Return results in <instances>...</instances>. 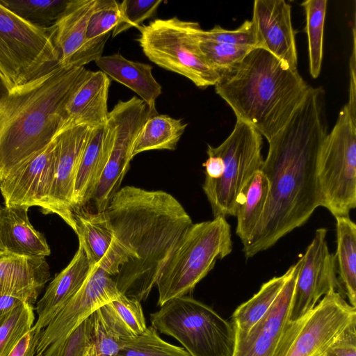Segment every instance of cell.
Returning a JSON list of instances; mask_svg holds the SVG:
<instances>
[{
    "label": "cell",
    "mask_w": 356,
    "mask_h": 356,
    "mask_svg": "<svg viewBox=\"0 0 356 356\" xmlns=\"http://www.w3.org/2000/svg\"><path fill=\"white\" fill-rule=\"evenodd\" d=\"M327 134L325 92L309 86L289 122L268 141L261 170L268 180L269 193L250 240L243 245L246 259L273 246L323 207L317 164Z\"/></svg>",
    "instance_id": "1"
},
{
    "label": "cell",
    "mask_w": 356,
    "mask_h": 356,
    "mask_svg": "<svg viewBox=\"0 0 356 356\" xmlns=\"http://www.w3.org/2000/svg\"><path fill=\"white\" fill-rule=\"evenodd\" d=\"M105 212L127 255L114 278L118 289L127 297L145 300L192 220L171 194L133 186L120 188Z\"/></svg>",
    "instance_id": "2"
},
{
    "label": "cell",
    "mask_w": 356,
    "mask_h": 356,
    "mask_svg": "<svg viewBox=\"0 0 356 356\" xmlns=\"http://www.w3.org/2000/svg\"><path fill=\"white\" fill-rule=\"evenodd\" d=\"M88 72L58 65L9 92L0 109V183L54 140L67 103Z\"/></svg>",
    "instance_id": "3"
},
{
    "label": "cell",
    "mask_w": 356,
    "mask_h": 356,
    "mask_svg": "<svg viewBox=\"0 0 356 356\" xmlns=\"http://www.w3.org/2000/svg\"><path fill=\"white\" fill-rule=\"evenodd\" d=\"M214 86L236 120L268 141L286 124L309 87L297 69L261 48L251 49Z\"/></svg>",
    "instance_id": "4"
},
{
    "label": "cell",
    "mask_w": 356,
    "mask_h": 356,
    "mask_svg": "<svg viewBox=\"0 0 356 356\" xmlns=\"http://www.w3.org/2000/svg\"><path fill=\"white\" fill-rule=\"evenodd\" d=\"M262 136L237 120L229 136L218 147L207 145L203 191L214 218L235 216L238 199L264 163Z\"/></svg>",
    "instance_id": "5"
},
{
    "label": "cell",
    "mask_w": 356,
    "mask_h": 356,
    "mask_svg": "<svg viewBox=\"0 0 356 356\" xmlns=\"http://www.w3.org/2000/svg\"><path fill=\"white\" fill-rule=\"evenodd\" d=\"M232 250L231 227L224 217L192 224L164 263L156 282L158 305L187 296Z\"/></svg>",
    "instance_id": "6"
},
{
    "label": "cell",
    "mask_w": 356,
    "mask_h": 356,
    "mask_svg": "<svg viewBox=\"0 0 356 356\" xmlns=\"http://www.w3.org/2000/svg\"><path fill=\"white\" fill-rule=\"evenodd\" d=\"M152 326L177 340L191 356H232L235 332L208 305L189 296L171 299L150 314Z\"/></svg>",
    "instance_id": "7"
},
{
    "label": "cell",
    "mask_w": 356,
    "mask_h": 356,
    "mask_svg": "<svg viewBox=\"0 0 356 356\" xmlns=\"http://www.w3.org/2000/svg\"><path fill=\"white\" fill-rule=\"evenodd\" d=\"M138 42L154 63L181 74L197 87L214 86L220 75L205 60L199 47L198 22L177 17L156 19L140 26Z\"/></svg>",
    "instance_id": "8"
},
{
    "label": "cell",
    "mask_w": 356,
    "mask_h": 356,
    "mask_svg": "<svg viewBox=\"0 0 356 356\" xmlns=\"http://www.w3.org/2000/svg\"><path fill=\"white\" fill-rule=\"evenodd\" d=\"M58 65L49 27L33 25L0 3V80L9 92Z\"/></svg>",
    "instance_id": "9"
},
{
    "label": "cell",
    "mask_w": 356,
    "mask_h": 356,
    "mask_svg": "<svg viewBox=\"0 0 356 356\" xmlns=\"http://www.w3.org/2000/svg\"><path fill=\"white\" fill-rule=\"evenodd\" d=\"M317 179L323 207L334 217L356 207V116L346 104L321 147Z\"/></svg>",
    "instance_id": "10"
},
{
    "label": "cell",
    "mask_w": 356,
    "mask_h": 356,
    "mask_svg": "<svg viewBox=\"0 0 356 356\" xmlns=\"http://www.w3.org/2000/svg\"><path fill=\"white\" fill-rule=\"evenodd\" d=\"M355 321L356 308L341 293L330 291L307 314L289 322L273 356H323Z\"/></svg>",
    "instance_id": "11"
},
{
    "label": "cell",
    "mask_w": 356,
    "mask_h": 356,
    "mask_svg": "<svg viewBox=\"0 0 356 356\" xmlns=\"http://www.w3.org/2000/svg\"><path fill=\"white\" fill-rule=\"evenodd\" d=\"M156 113L155 107H149L136 97L119 101L108 113L107 120L113 128V139L106 165L92 199L97 212L104 211L120 190L133 159L137 136L146 120Z\"/></svg>",
    "instance_id": "12"
},
{
    "label": "cell",
    "mask_w": 356,
    "mask_h": 356,
    "mask_svg": "<svg viewBox=\"0 0 356 356\" xmlns=\"http://www.w3.org/2000/svg\"><path fill=\"white\" fill-rule=\"evenodd\" d=\"M327 229L316 230L312 243L301 257L291 310L290 321H296L311 311L319 299L330 291L345 296L337 277L334 255L326 241Z\"/></svg>",
    "instance_id": "13"
},
{
    "label": "cell",
    "mask_w": 356,
    "mask_h": 356,
    "mask_svg": "<svg viewBox=\"0 0 356 356\" xmlns=\"http://www.w3.org/2000/svg\"><path fill=\"white\" fill-rule=\"evenodd\" d=\"M120 294L113 276L92 267L81 289L40 332L35 356L56 346L94 312Z\"/></svg>",
    "instance_id": "14"
},
{
    "label": "cell",
    "mask_w": 356,
    "mask_h": 356,
    "mask_svg": "<svg viewBox=\"0 0 356 356\" xmlns=\"http://www.w3.org/2000/svg\"><path fill=\"white\" fill-rule=\"evenodd\" d=\"M92 129V127L87 125L72 126L60 130L54 138L56 145V168L47 214L58 215L75 233L73 207L74 181L79 161Z\"/></svg>",
    "instance_id": "15"
},
{
    "label": "cell",
    "mask_w": 356,
    "mask_h": 356,
    "mask_svg": "<svg viewBox=\"0 0 356 356\" xmlns=\"http://www.w3.org/2000/svg\"><path fill=\"white\" fill-rule=\"evenodd\" d=\"M56 145L54 140L33 156L1 183L4 206H37L47 214L48 200L54 181Z\"/></svg>",
    "instance_id": "16"
},
{
    "label": "cell",
    "mask_w": 356,
    "mask_h": 356,
    "mask_svg": "<svg viewBox=\"0 0 356 356\" xmlns=\"http://www.w3.org/2000/svg\"><path fill=\"white\" fill-rule=\"evenodd\" d=\"M95 0H70L54 25L49 27L60 66L84 67L102 56L104 49L88 42L86 31Z\"/></svg>",
    "instance_id": "17"
},
{
    "label": "cell",
    "mask_w": 356,
    "mask_h": 356,
    "mask_svg": "<svg viewBox=\"0 0 356 356\" xmlns=\"http://www.w3.org/2000/svg\"><path fill=\"white\" fill-rule=\"evenodd\" d=\"M301 258L270 309L247 333L235 331L232 356H273L276 347L290 321L296 282Z\"/></svg>",
    "instance_id": "18"
},
{
    "label": "cell",
    "mask_w": 356,
    "mask_h": 356,
    "mask_svg": "<svg viewBox=\"0 0 356 356\" xmlns=\"http://www.w3.org/2000/svg\"><path fill=\"white\" fill-rule=\"evenodd\" d=\"M291 6L284 0H255L252 21L257 48H261L293 69L298 57Z\"/></svg>",
    "instance_id": "19"
},
{
    "label": "cell",
    "mask_w": 356,
    "mask_h": 356,
    "mask_svg": "<svg viewBox=\"0 0 356 356\" xmlns=\"http://www.w3.org/2000/svg\"><path fill=\"white\" fill-rule=\"evenodd\" d=\"M76 234L92 267H99L111 276L127 262V255L115 238L104 211L74 213Z\"/></svg>",
    "instance_id": "20"
},
{
    "label": "cell",
    "mask_w": 356,
    "mask_h": 356,
    "mask_svg": "<svg viewBox=\"0 0 356 356\" xmlns=\"http://www.w3.org/2000/svg\"><path fill=\"white\" fill-rule=\"evenodd\" d=\"M51 277L45 257L17 256L0 250V296L34 306Z\"/></svg>",
    "instance_id": "21"
},
{
    "label": "cell",
    "mask_w": 356,
    "mask_h": 356,
    "mask_svg": "<svg viewBox=\"0 0 356 356\" xmlns=\"http://www.w3.org/2000/svg\"><path fill=\"white\" fill-rule=\"evenodd\" d=\"M83 246L79 248L69 264L52 280L37 302L38 318L32 330L38 334L67 305L83 286L92 270Z\"/></svg>",
    "instance_id": "22"
},
{
    "label": "cell",
    "mask_w": 356,
    "mask_h": 356,
    "mask_svg": "<svg viewBox=\"0 0 356 356\" xmlns=\"http://www.w3.org/2000/svg\"><path fill=\"white\" fill-rule=\"evenodd\" d=\"M111 79L102 71H90L65 108L61 129L76 125L97 127L107 122Z\"/></svg>",
    "instance_id": "23"
},
{
    "label": "cell",
    "mask_w": 356,
    "mask_h": 356,
    "mask_svg": "<svg viewBox=\"0 0 356 356\" xmlns=\"http://www.w3.org/2000/svg\"><path fill=\"white\" fill-rule=\"evenodd\" d=\"M112 139L113 128L108 120L106 124L92 128L76 174L74 213L92 200L108 159Z\"/></svg>",
    "instance_id": "24"
},
{
    "label": "cell",
    "mask_w": 356,
    "mask_h": 356,
    "mask_svg": "<svg viewBox=\"0 0 356 356\" xmlns=\"http://www.w3.org/2000/svg\"><path fill=\"white\" fill-rule=\"evenodd\" d=\"M28 207L0 204V248L9 254L46 257L51 250L44 234L31 224Z\"/></svg>",
    "instance_id": "25"
},
{
    "label": "cell",
    "mask_w": 356,
    "mask_h": 356,
    "mask_svg": "<svg viewBox=\"0 0 356 356\" xmlns=\"http://www.w3.org/2000/svg\"><path fill=\"white\" fill-rule=\"evenodd\" d=\"M95 62L110 79L128 87L149 107H155L162 88L154 79L150 65L128 60L118 53L102 56Z\"/></svg>",
    "instance_id": "26"
},
{
    "label": "cell",
    "mask_w": 356,
    "mask_h": 356,
    "mask_svg": "<svg viewBox=\"0 0 356 356\" xmlns=\"http://www.w3.org/2000/svg\"><path fill=\"white\" fill-rule=\"evenodd\" d=\"M269 193V182L259 170L252 177L238 201L236 234L243 245L248 243L263 214Z\"/></svg>",
    "instance_id": "27"
},
{
    "label": "cell",
    "mask_w": 356,
    "mask_h": 356,
    "mask_svg": "<svg viewBox=\"0 0 356 356\" xmlns=\"http://www.w3.org/2000/svg\"><path fill=\"white\" fill-rule=\"evenodd\" d=\"M335 218L338 278L349 304L356 308V225L349 216Z\"/></svg>",
    "instance_id": "28"
},
{
    "label": "cell",
    "mask_w": 356,
    "mask_h": 356,
    "mask_svg": "<svg viewBox=\"0 0 356 356\" xmlns=\"http://www.w3.org/2000/svg\"><path fill=\"white\" fill-rule=\"evenodd\" d=\"M294 269L292 265L285 273L264 283L250 299L239 305L232 315L235 331L247 333L263 318L275 301Z\"/></svg>",
    "instance_id": "29"
},
{
    "label": "cell",
    "mask_w": 356,
    "mask_h": 356,
    "mask_svg": "<svg viewBox=\"0 0 356 356\" xmlns=\"http://www.w3.org/2000/svg\"><path fill=\"white\" fill-rule=\"evenodd\" d=\"M187 124L167 115L154 114L141 127L134 143L132 156L154 149L174 150Z\"/></svg>",
    "instance_id": "30"
},
{
    "label": "cell",
    "mask_w": 356,
    "mask_h": 356,
    "mask_svg": "<svg viewBox=\"0 0 356 356\" xmlns=\"http://www.w3.org/2000/svg\"><path fill=\"white\" fill-rule=\"evenodd\" d=\"M95 356H115L123 342L131 337L104 305L90 315Z\"/></svg>",
    "instance_id": "31"
},
{
    "label": "cell",
    "mask_w": 356,
    "mask_h": 356,
    "mask_svg": "<svg viewBox=\"0 0 356 356\" xmlns=\"http://www.w3.org/2000/svg\"><path fill=\"white\" fill-rule=\"evenodd\" d=\"M301 5L306 13L309 72L311 76L316 79L319 76L322 66L323 31L327 1L307 0Z\"/></svg>",
    "instance_id": "32"
},
{
    "label": "cell",
    "mask_w": 356,
    "mask_h": 356,
    "mask_svg": "<svg viewBox=\"0 0 356 356\" xmlns=\"http://www.w3.org/2000/svg\"><path fill=\"white\" fill-rule=\"evenodd\" d=\"M70 0H0V3L29 23L42 28L55 24Z\"/></svg>",
    "instance_id": "33"
},
{
    "label": "cell",
    "mask_w": 356,
    "mask_h": 356,
    "mask_svg": "<svg viewBox=\"0 0 356 356\" xmlns=\"http://www.w3.org/2000/svg\"><path fill=\"white\" fill-rule=\"evenodd\" d=\"M33 305L22 302L0 319V356H8L35 321Z\"/></svg>",
    "instance_id": "34"
},
{
    "label": "cell",
    "mask_w": 356,
    "mask_h": 356,
    "mask_svg": "<svg viewBox=\"0 0 356 356\" xmlns=\"http://www.w3.org/2000/svg\"><path fill=\"white\" fill-rule=\"evenodd\" d=\"M115 356H191L183 348L162 339L151 326L140 334L127 339Z\"/></svg>",
    "instance_id": "35"
},
{
    "label": "cell",
    "mask_w": 356,
    "mask_h": 356,
    "mask_svg": "<svg viewBox=\"0 0 356 356\" xmlns=\"http://www.w3.org/2000/svg\"><path fill=\"white\" fill-rule=\"evenodd\" d=\"M120 17V2L115 0H95L86 31L88 42L104 49Z\"/></svg>",
    "instance_id": "36"
},
{
    "label": "cell",
    "mask_w": 356,
    "mask_h": 356,
    "mask_svg": "<svg viewBox=\"0 0 356 356\" xmlns=\"http://www.w3.org/2000/svg\"><path fill=\"white\" fill-rule=\"evenodd\" d=\"M41 356H95V343L89 316L56 346L47 348Z\"/></svg>",
    "instance_id": "37"
},
{
    "label": "cell",
    "mask_w": 356,
    "mask_h": 356,
    "mask_svg": "<svg viewBox=\"0 0 356 356\" xmlns=\"http://www.w3.org/2000/svg\"><path fill=\"white\" fill-rule=\"evenodd\" d=\"M199 47L207 63L219 75L238 64L253 49L200 39Z\"/></svg>",
    "instance_id": "38"
},
{
    "label": "cell",
    "mask_w": 356,
    "mask_h": 356,
    "mask_svg": "<svg viewBox=\"0 0 356 356\" xmlns=\"http://www.w3.org/2000/svg\"><path fill=\"white\" fill-rule=\"evenodd\" d=\"M106 305L131 337L140 334L146 330V321L139 300L121 293Z\"/></svg>",
    "instance_id": "39"
},
{
    "label": "cell",
    "mask_w": 356,
    "mask_h": 356,
    "mask_svg": "<svg viewBox=\"0 0 356 356\" xmlns=\"http://www.w3.org/2000/svg\"><path fill=\"white\" fill-rule=\"evenodd\" d=\"M161 0H124L120 2L121 17L112 31V36L132 27L138 28L142 23L156 13Z\"/></svg>",
    "instance_id": "40"
},
{
    "label": "cell",
    "mask_w": 356,
    "mask_h": 356,
    "mask_svg": "<svg viewBox=\"0 0 356 356\" xmlns=\"http://www.w3.org/2000/svg\"><path fill=\"white\" fill-rule=\"evenodd\" d=\"M198 37L200 40L235 46L257 48L258 45L255 27L252 20L245 21L234 30L225 29L218 25L209 31L201 29Z\"/></svg>",
    "instance_id": "41"
},
{
    "label": "cell",
    "mask_w": 356,
    "mask_h": 356,
    "mask_svg": "<svg viewBox=\"0 0 356 356\" xmlns=\"http://www.w3.org/2000/svg\"><path fill=\"white\" fill-rule=\"evenodd\" d=\"M323 356H356V321L343 331Z\"/></svg>",
    "instance_id": "42"
},
{
    "label": "cell",
    "mask_w": 356,
    "mask_h": 356,
    "mask_svg": "<svg viewBox=\"0 0 356 356\" xmlns=\"http://www.w3.org/2000/svg\"><path fill=\"white\" fill-rule=\"evenodd\" d=\"M40 334L31 329L18 342L8 356H35Z\"/></svg>",
    "instance_id": "43"
},
{
    "label": "cell",
    "mask_w": 356,
    "mask_h": 356,
    "mask_svg": "<svg viewBox=\"0 0 356 356\" xmlns=\"http://www.w3.org/2000/svg\"><path fill=\"white\" fill-rule=\"evenodd\" d=\"M355 28L353 29V51L350 60V93L349 101L346 104L350 113L356 116V81H355Z\"/></svg>",
    "instance_id": "44"
},
{
    "label": "cell",
    "mask_w": 356,
    "mask_h": 356,
    "mask_svg": "<svg viewBox=\"0 0 356 356\" xmlns=\"http://www.w3.org/2000/svg\"><path fill=\"white\" fill-rule=\"evenodd\" d=\"M22 302H24L13 296H0V319Z\"/></svg>",
    "instance_id": "45"
},
{
    "label": "cell",
    "mask_w": 356,
    "mask_h": 356,
    "mask_svg": "<svg viewBox=\"0 0 356 356\" xmlns=\"http://www.w3.org/2000/svg\"><path fill=\"white\" fill-rule=\"evenodd\" d=\"M9 94L8 90L6 88L5 85L0 80V109L4 102L6 98Z\"/></svg>",
    "instance_id": "46"
},
{
    "label": "cell",
    "mask_w": 356,
    "mask_h": 356,
    "mask_svg": "<svg viewBox=\"0 0 356 356\" xmlns=\"http://www.w3.org/2000/svg\"><path fill=\"white\" fill-rule=\"evenodd\" d=\"M0 250H1V248H0Z\"/></svg>",
    "instance_id": "47"
}]
</instances>
